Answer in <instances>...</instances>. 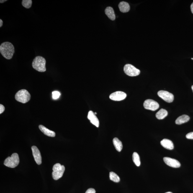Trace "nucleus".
Segmentation results:
<instances>
[{
    "instance_id": "0eeeda50",
    "label": "nucleus",
    "mask_w": 193,
    "mask_h": 193,
    "mask_svg": "<svg viewBox=\"0 0 193 193\" xmlns=\"http://www.w3.org/2000/svg\"><path fill=\"white\" fill-rule=\"evenodd\" d=\"M143 106L145 109L152 111H155L159 107L158 103L153 99H148L145 101Z\"/></svg>"
},
{
    "instance_id": "6ab92c4d",
    "label": "nucleus",
    "mask_w": 193,
    "mask_h": 193,
    "mask_svg": "<svg viewBox=\"0 0 193 193\" xmlns=\"http://www.w3.org/2000/svg\"><path fill=\"white\" fill-rule=\"evenodd\" d=\"M168 115L167 111L165 109H161L156 114V117L158 119H162Z\"/></svg>"
},
{
    "instance_id": "412c9836",
    "label": "nucleus",
    "mask_w": 193,
    "mask_h": 193,
    "mask_svg": "<svg viewBox=\"0 0 193 193\" xmlns=\"http://www.w3.org/2000/svg\"><path fill=\"white\" fill-rule=\"evenodd\" d=\"M132 158H133V161L134 163L137 166H140V158L138 153H134L133 155H132Z\"/></svg>"
},
{
    "instance_id": "423d86ee",
    "label": "nucleus",
    "mask_w": 193,
    "mask_h": 193,
    "mask_svg": "<svg viewBox=\"0 0 193 193\" xmlns=\"http://www.w3.org/2000/svg\"><path fill=\"white\" fill-rule=\"evenodd\" d=\"M124 71L126 74L129 76H136L139 75L140 71L133 65L126 64L124 67Z\"/></svg>"
},
{
    "instance_id": "f03ea898",
    "label": "nucleus",
    "mask_w": 193,
    "mask_h": 193,
    "mask_svg": "<svg viewBox=\"0 0 193 193\" xmlns=\"http://www.w3.org/2000/svg\"><path fill=\"white\" fill-rule=\"evenodd\" d=\"M46 60L44 57L38 56L35 57L32 62L33 67L36 71L43 72L46 71Z\"/></svg>"
},
{
    "instance_id": "dca6fc26",
    "label": "nucleus",
    "mask_w": 193,
    "mask_h": 193,
    "mask_svg": "<svg viewBox=\"0 0 193 193\" xmlns=\"http://www.w3.org/2000/svg\"><path fill=\"white\" fill-rule=\"evenodd\" d=\"M105 13L109 18L112 21H114L116 19V16L114 14V9L112 7L109 6L106 8Z\"/></svg>"
},
{
    "instance_id": "c85d7f7f",
    "label": "nucleus",
    "mask_w": 193,
    "mask_h": 193,
    "mask_svg": "<svg viewBox=\"0 0 193 193\" xmlns=\"http://www.w3.org/2000/svg\"><path fill=\"white\" fill-rule=\"evenodd\" d=\"M7 1V0H1V1H0V3H2L6 2V1Z\"/></svg>"
},
{
    "instance_id": "7c9ffc66",
    "label": "nucleus",
    "mask_w": 193,
    "mask_h": 193,
    "mask_svg": "<svg viewBox=\"0 0 193 193\" xmlns=\"http://www.w3.org/2000/svg\"><path fill=\"white\" fill-rule=\"evenodd\" d=\"M191 88H192V91L193 92V85L192 86V87H191Z\"/></svg>"
},
{
    "instance_id": "5701e85b",
    "label": "nucleus",
    "mask_w": 193,
    "mask_h": 193,
    "mask_svg": "<svg viewBox=\"0 0 193 193\" xmlns=\"http://www.w3.org/2000/svg\"><path fill=\"white\" fill-rule=\"evenodd\" d=\"M53 98L54 99H57L60 97V94L59 92L55 91L52 92Z\"/></svg>"
},
{
    "instance_id": "1a4fd4ad",
    "label": "nucleus",
    "mask_w": 193,
    "mask_h": 193,
    "mask_svg": "<svg viewBox=\"0 0 193 193\" xmlns=\"http://www.w3.org/2000/svg\"><path fill=\"white\" fill-rule=\"evenodd\" d=\"M126 96V94L123 92L117 91L111 94L109 96V98L112 100L121 101L125 99Z\"/></svg>"
},
{
    "instance_id": "4be33fe9",
    "label": "nucleus",
    "mask_w": 193,
    "mask_h": 193,
    "mask_svg": "<svg viewBox=\"0 0 193 193\" xmlns=\"http://www.w3.org/2000/svg\"><path fill=\"white\" fill-rule=\"evenodd\" d=\"M22 4L24 7L26 9H29L31 7L32 1V0H23Z\"/></svg>"
},
{
    "instance_id": "2f4dec72",
    "label": "nucleus",
    "mask_w": 193,
    "mask_h": 193,
    "mask_svg": "<svg viewBox=\"0 0 193 193\" xmlns=\"http://www.w3.org/2000/svg\"><path fill=\"white\" fill-rule=\"evenodd\" d=\"M94 114H95V115H96V114H97V113H96V112H95V113H94Z\"/></svg>"
},
{
    "instance_id": "2eb2a0df",
    "label": "nucleus",
    "mask_w": 193,
    "mask_h": 193,
    "mask_svg": "<svg viewBox=\"0 0 193 193\" xmlns=\"http://www.w3.org/2000/svg\"><path fill=\"white\" fill-rule=\"evenodd\" d=\"M118 7L121 12L126 13L130 10V6L128 3L125 1H122L119 3Z\"/></svg>"
},
{
    "instance_id": "9b49d317",
    "label": "nucleus",
    "mask_w": 193,
    "mask_h": 193,
    "mask_svg": "<svg viewBox=\"0 0 193 193\" xmlns=\"http://www.w3.org/2000/svg\"><path fill=\"white\" fill-rule=\"evenodd\" d=\"M33 155L34 160L38 165H40L42 163V157L40 150L35 146L32 147Z\"/></svg>"
},
{
    "instance_id": "ddd939ff",
    "label": "nucleus",
    "mask_w": 193,
    "mask_h": 193,
    "mask_svg": "<svg viewBox=\"0 0 193 193\" xmlns=\"http://www.w3.org/2000/svg\"><path fill=\"white\" fill-rule=\"evenodd\" d=\"M161 144L163 148L169 150L174 148V145L172 141L167 139H164L161 142Z\"/></svg>"
},
{
    "instance_id": "7ed1b4c3",
    "label": "nucleus",
    "mask_w": 193,
    "mask_h": 193,
    "mask_svg": "<svg viewBox=\"0 0 193 193\" xmlns=\"http://www.w3.org/2000/svg\"><path fill=\"white\" fill-rule=\"evenodd\" d=\"M19 163L18 155L17 153L12 154L11 157H9L5 160L4 164L8 167L14 168L17 167Z\"/></svg>"
},
{
    "instance_id": "f3484780",
    "label": "nucleus",
    "mask_w": 193,
    "mask_h": 193,
    "mask_svg": "<svg viewBox=\"0 0 193 193\" xmlns=\"http://www.w3.org/2000/svg\"><path fill=\"white\" fill-rule=\"evenodd\" d=\"M190 118L187 115H182L176 119L175 123L177 125H181L189 121Z\"/></svg>"
},
{
    "instance_id": "473e14b6",
    "label": "nucleus",
    "mask_w": 193,
    "mask_h": 193,
    "mask_svg": "<svg viewBox=\"0 0 193 193\" xmlns=\"http://www.w3.org/2000/svg\"><path fill=\"white\" fill-rule=\"evenodd\" d=\"M191 59L193 60V58H191Z\"/></svg>"
},
{
    "instance_id": "c756f323",
    "label": "nucleus",
    "mask_w": 193,
    "mask_h": 193,
    "mask_svg": "<svg viewBox=\"0 0 193 193\" xmlns=\"http://www.w3.org/2000/svg\"><path fill=\"white\" fill-rule=\"evenodd\" d=\"M172 193L171 192H166V193Z\"/></svg>"
},
{
    "instance_id": "393cba45",
    "label": "nucleus",
    "mask_w": 193,
    "mask_h": 193,
    "mask_svg": "<svg viewBox=\"0 0 193 193\" xmlns=\"http://www.w3.org/2000/svg\"><path fill=\"white\" fill-rule=\"evenodd\" d=\"M85 193H96V191L94 189L90 188L87 189Z\"/></svg>"
},
{
    "instance_id": "9d476101",
    "label": "nucleus",
    "mask_w": 193,
    "mask_h": 193,
    "mask_svg": "<svg viewBox=\"0 0 193 193\" xmlns=\"http://www.w3.org/2000/svg\"><path fill=\"white\" fill-rule=\"evenodd\" d=\"M163 160L166 165L171 167L176 168H179L181 166V164L180 162L177 160L173 158L168 157H165L163 158Z\"/></svg>"
},
{
    "instance_id": "20e7f679",
    "label": "nucleus",
    "mask_w": 193,
    "mask_h": 193,
    "mask_svg": "<svg viewBox=\"0 0 193 193\" xmlns=\"http://www.w3.org/2000/svg\"><path fill=\"white\" fill-rule=\"evenodd\" d=\"M31 94L26 89H22L18 91L15 95V99L18 102L25 104L31 99Z\"/></svg>"
},
{
    "instance_id": "4468645a",
    "label": "nucleus",
    "mask_w": 193,
    "mask_h": 193,
    "mask_svg": "<svg viewBox=\"0 0 193 193\" xmlns=\"http://www.w3.org/2000/svg\"><path fill=\"white\" fill-rule=\"evenodd\" d=\"M39 128L42 132L47 136L50 137H55V132L49 130L48 128H46L44 126L40 125L39 126Z\"/></svg>"
},
{
    "instance_id": "a211bd4d",
    "label": "nucleus",
    "mask_w": 193,
    "mask_h": 193,
    "mask_svg": "<svg viewBox=\"0 0 193 193\" xmlns=\"http://www.w3.org/2000/svg\"><path fill=\"white\" fill-rule=\"evenodd\" d=\"M113 142L116 149L118 152L121 151L123 148L122 142L117 138H114Z\"/></svg>"
},
{
    "instance_id": "6e6552de",
    "label": "nucleus",
    "mask_w": 193,
    "mask_h": 193,
    "mask_svg": "<svg viewBox=\"0 0 193 193\" xmlns=\"http://www.w3.org/2000/svg\"><path fill=\"white\" fill-rule=\"evenodd\" d=\"M158 96L166 102H172L174 100V96L171 93L165 91L161 90L158 92Z\"/></svg>"
},
{
    "instance_id": "cd10ccee",
    "label": "nucleus",
    "mask_w": 193,
    "mask_h": 193,
    "mask_svg": "<svg viewBox=\"0 0 193 193\" xmlns=\"http://www.w3.org/2000/svg\"><path fill=\"white\" fill-rule=\"evenodd\" d=\"M191 11H192V13L193 14V2L192 4H191Z\"/></svg>"
},
{
    "instance_id": "bb28decb",
    "label": "nucleus",
    "mask_w": 193,
    "mask_h": 193,
    "mask_svg": "<svg viewBox=\"0 0 193 193\" xmlns=\"http://www.w3.org/2000/svg\"><path fill=\"white\" fill-rule=\"evenodd\" d=\"M3 24V21L1 19H0V27H2Z\"/></svg>"
},
{
    "instance_id": "b1692460",
    "label": "nucleus",
    "mask_w": 193,
    "mask_h": 193,
    "mask_svg": "<svg viewBox=\"0 0 193 193\" xmlns=\"http://www.w3.org/2000/svg\"><path fill=\"white\" fill-rule=\"evenodd\" d=\"M186 138L189 139L193 140V132H191L190 133H188L186 135Z\"/></svg>"
},
{
    "instance_id": "aec40b11",
    "label": "nucleus",
    "mask_w": 193,
    "mask_h": 193,
    "mask_svg": "<svg viewBox=\"0 0 193 193\" xmlns=\"http://www.w3.org/2000/svg\"><path fill=\"white\" fill-rule=\"evenodd\" d=\"M109 179L111 181L116 183L119 182L120 180V178L118 176L113 172L109 173Z\"/></svg>"
},
{
    "instance_id": "f257e3e1",
    "label": "nucleus",
    "mask_w": 193,
    "mask_h": 193,
    "mask_svg": "<svg viewBox=\"0 0 193 193\" xmlns=\"http://www.w3.org/2000/svg\"><path fill=\"white\" fill-rule=\"evenodd\" d=\"M0 52L2 56L6 59L11 60L15 53L14 46L10 42H3L0 45Z\"/></svg>"
},
{
    "instance_id": "a878e982",
    "label": "nucleus",
    "mask_w": 193,
    "mask_h": 193,
    "mask_svg": "<svg viewBox=\"0 0 193 193\" xmlns=\"http://www.w3.org/2000/svg\"><path fill=\"white\" fill-rule=\"evenodd\" d=\"M5 110V107L2 104H0V114L3 113Z\"/></svg>"
},
{
    "instance_id": "f8f14e48",
    "label": "nucleus",
    "mask_w": 193,
    "mask_h": 193,
    "mask_svg": "<svg viewBox=\"0 0 193 193\" xmlns=\"http://www.w3.org/2000/svg\"><path fill=\"white\" fill-rule=\"evenodd\" d=\"M87 118L93 125L95 126L96 127H99V119L93 111H89Z\"/></svg>"
},
{
    "instance_id": "39448f33",
    "label": "nucleus",
    "mask_w": 193,
    "mask_h": 193,
    "mask_svg": "<svg viewBox=\"0 0 193 193\" xmlns=\"http://www.w3.org/2000/svg\"><path fill=\"white\" fill-rule=\"evenodd\" d=\"M65 169V166L60 163H57L54 165L53 167V172L52 173V177L53 179L57 180L61 178Z\"/></svg>"
}]
</instances>
